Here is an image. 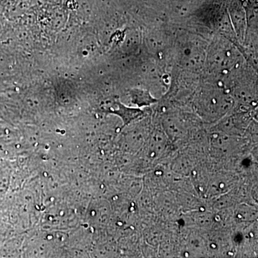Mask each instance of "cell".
Wrapping results in <instances>:
<instances>
[{
	"instance_id": "cell-1",
	"label": "cell",
	"mask_w": 258,
	"mask_h": 258,
	"mask_svg": "<svg viewBox=\"0 0 258 258\" xmlns=\"http://www.w3.org/2000/svg\"><path fill=\"white\" fill-rule=\"evenodd\" d=\"M115 112H116L117 114L120 115L123 118L125 123H128L131 120L134 119L141 114L139 110L130 109V108H125V107L121 106L120 104H119V109Z\"/></svg>"
}]
</instances>
